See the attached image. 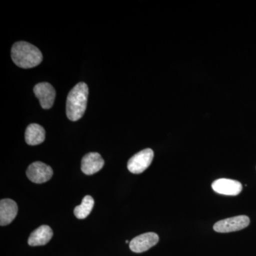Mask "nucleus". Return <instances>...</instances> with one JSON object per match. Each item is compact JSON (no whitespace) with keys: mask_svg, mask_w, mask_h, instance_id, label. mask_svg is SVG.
Wrapping results in <instances>:
<instances>
[{"mask_svg":"<svg viewBox=\"0 0 256 256\" xmlns=\"http://www.w3.org/2000/svg\"><path fill=\"white\" fill-rule=\"evenodd\" d=\"M11 56L13 62L22 68H34L43 60L41 50L26 42L14 43L12 48Z\"/></svg>","mask_w":256,"mask_h":256,"instance_id":"nucleus-1","label":"nucleus"},{"mask_svg":"<svg viewBox=\"0 0 256 256\" xmlns=\"http://www.w3.org/2000/svg\"><path fill=\"white\" fill-rule=\"evenodd\" d=\"M88 92V87L84 82H78L69 92L66 100V114L70 120H78L85 114Z\"/></svg>","mask_w":256,"mask_h":256,"instance_id":"nucleus-2","label":"nucleus"},{"mask_svg":"<svg viewBox=\"0 0 256 256\" xmlns=\"http://www.w3.org/2000/svg\"><path fill=\"white\" fill-rule=\"evenodd\" d=\"M154 158L152 150L146 149L132 156L128 162V169L132 174H140L146 171Z\"/></svg>","mask_w":256,"mask_h":256,"instance_id":"nucleus-3","label":"nucleus"},{"mask_svg":"<svg viewBox=\"0 0 256 256\" xmlns=\"http://www.w3.org/2000/svg\"><path fill=\"white\" fill-rule=\"evenodd\" d=\"M249 224L250 218L247 216H238L220 220L214 224V229L218 233H230L246 228Z\"/></svg>","mask_w":256,"mask_h":256,"instance_id":"nucleus-4","label":"nucleus"},{"mask_svg":"<svg viewBox=\"0 0 256 256\" xmlns=\"http://www.w3.org/2000/svg\"><path fill=\"white\" fill-rule=\"evenodd\" d=\"M53 174L52 168L42 162L32 163L26 170V176L28 180L36 184L46 182L50 180Z\"/></svg>","mask_w":256,"mask_h":256,"instance_id":"nucleus-5","label":"nucleus"},{"mask_svg":"<svg viewBox=\"0 0 256 256\" xmlns=\"http://www.w3.org/2000/svg\"><path fill=\"white\" fill-rule=\"evenodd\" d=\"M34 92L40 100L42 108L50 109L54 104L56 92L54 87L46 82H40L34 88Z\"/></svg>","mask_w":256,"mask_h":256,"instance_id":"nucleus-6","label":"nucleus"},{"mask_svg":"<svg viewBox=\"0 0 256 256\" xmlns=\"http://www.w3.org/2000/svg\"><path fill=\"white\" fill-rule=\"evenodd\" d=\"M159 242V236L158 234L149 232V233L141 234L136 237L130 242V248L132 252H146L152 247L154 246Z\"/></svg>","mask_w":256,"mask_h":256,"instance_id":"nucleus-7","label":"nucleus"},{"mask_svg":"<svg viewBox=\"0 0 256 256\" xmlns=\"http://www.w3.org/2000/svg\"><path fill=\"white\" fill-rule=\"evenodd\" d=\"M214 191L220 194L227 196H236L242 191V184L236 180L220 178L212 184Z\"/></svg>","mask_w":256,"mask_h":256,"instance_id":"nucleus-8","label":"nucleus"},{"mask_svg":"<svg viewBox=\"0 0 256 256\" xmlns=\"http://www.w3.org/2000/svg\"><path fill=\"white\" fill-rule=\"evenodd\" d=\"M104 164L105 162L99 153L90 152L82 158V170L85 174H94L104 168Z\"/></svg>","mask_w":256,"mask_h":256,"instance_id":"nucleus-9","label":"nucleus"},{"mask_svg":"<svg viewBox=\"0 0 256 256\" xmlns=\"http://www.w3.org/2000/svg\"><path fill=\"white\" fill-rule=\"evenodd\" d=\"M18 213L16 202L10 198H4L0 202V225H8L13 222Z\"/></svg>","mask_w":256,"mask_h":256,"instance_id":"nucleus-10","label":"nucleus"},{"mask_svg":"<svg viewBox=\"0 0 256 256\" xmlns=\"http://www.w3.org/2000/svg\"><path fill=\"white\" fill-rule=\"evenodd\" d=\"M53 235V230L50 227L47 225H42L32 232L28 237V244L31 246L46 245L50 242Z\"/></svg>","mask_w":256,"mask_h":256,"instance_id":"nucleus-11","label":"nucleus"},{"mask_svg":"<svg viewBox=\"0 0 256 256\" xmlns=\"http://www.w3.org/2000/svg\"><path fill=\"white\" fill-rule=\"evenodd\" d=\"M45 130L40 124H30L25 132V140L28 146H38L45 140Z\"/></svg>","mask_w":256,"mask_h":256,"instance_id":"nucleus-12","label":"nucleus"},{"mask_svg":"<svg viewBox=\"0 0 256 256\" xmlns=\"http://www.w3.org/2000/svg\"><path fill=\"white\" fill-rule=\"evenodd\" d=\"M94 200L92 196L87 195L82 198V204L74 208V215L78 220H84L90 214L94 206Z\"/></svg>","mask_w":256,"mask_h":256,"instance_id":"nucleus-13","label":"nucleus"},{"mask_svg":"<svg viewBox=\"0 0 256 256\" xmlns=\"http://www.w3.org/2000/svg\"><path fill=\"white\" fill-rule=\"evenodd\" d=\"M126 244H128V242H128V240H126Z\"/></svg>","mask_w":256,"mask_h":256,"instance_id":"nucleus-14","label":"nucleus"}]
</instances>
